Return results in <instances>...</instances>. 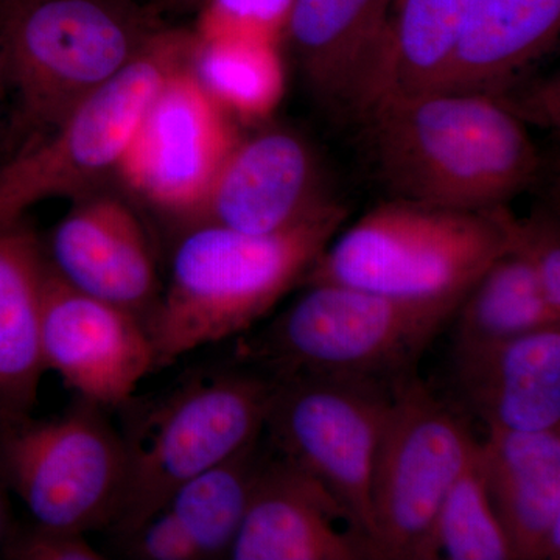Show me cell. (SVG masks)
<instances>
[{
	"label": "cell",
	"instance_id": "cell-1",
	"mask_svg": "<svg viewBox=\"0 0 560 560\" xmlns=\"http://www.w3.org/2000/svg\"><path fill=\"white\" fill-rule=\"evenodd\" d=\"M390 198L463 210L506 206L528 189L540 156L503 98L464 92L382 94L355 114Z\"/></svg>",
	"mask_w": 560,
	"mask_h": 560
},
{
	"label": "cell",
	"instance_id": "cell-2",
	"mask_svg": "<svg viewBox=\"0 0 560 560\" xmlns=\"http://www.w3.org/2000/svg\"><path fill=\"white\" fill-rule=\"evenodd\" d=\"M346 217L345 206L334 201L296 226L272 234L206 223L183 230L172 253L171 275L147 323L156 370L191 350L248 334L302 285Z\"/></svg>",
	"mask_w": 560,
	"mask_h": 560
},
{
	"label": "cell",
	"instance_id": "cell-3",
	"mask_svg": "<svg viewBox=\"0 0 560 560\" xmlns=\"http://www.w3.org/2000/svg\"><path fill=\"white\" fill-rule=\"evenodd\" d=\"M305 287L267 326L238 337L234 361L275 381L320 375L393 382L416 371L467 294L404 300L338 283Z\"/></svg>",
	"mask_w": 560,
	"mask_h": 560
},
{
	"label": "cell",
	"instance_id": "cell-4",
	"mask_svg": "<svg viewBox=\"0 0 560 560\" xmlns=\"http://www.w3.org/2000/svg\"><path fill=\"white\" fill-rule=\"evenodd\" d=\"M275 378L234 363L189 372L121 412L127 490L110 533L125 537L164 506L184 482L259 440Z\"/></svg>",
	"mask_w": 560,
	"mask_h": 560
},
{
	"label": "cell",
	"instance_id": "cell-5",
	"mask_svg": "<svg viewBox=\"0 0 560 560\" xmlns=\"http://www.w3.org/2000/svg\"><path fill=\"white\" fill-rule=\"evenodd\" d=\"M164 27L139 0H0L18 94L11 150L57 128Z\"/></svg>",
	"mask_w": 560,
	"mask_h": 560
},
{
	"label": "cell",
	"instance_id": "cell-6",
	"mask_svg": "<svg viewBox=\"0 0 560 560\" xmlns=\"http://www.w3.org/2000/svg\"><path fill=\"white\" fill-rule=\"evenodd\" d=\"M506 206L463 210L389 198L331 238L302 285L338 283L404 300L471 289L511 245Z\"/></svg>",
	"mask_w": 560,
	"mask_h": 560
},
{
	"label": "cell",
	"instance_id": "cell-7",
	"mask_svg": "<svg viewBox=\"0 0 560 560\" xmlns=\"http://www.w3.org/2000/svg\"><path fill=\"white\" fill-rule=\"evenodd\" d=\"M194 46L195 32L164 25L57 128L13 150L0 165V221L22 219L47 198L77 200L105 189L154 95L190 61Z\"/></svg>",
	"mask_w": 560,
	"mask_h": 560
},
{
	"label": "cell",
	"instance_id": "cell-8",
	"mask_svg": "<svg viewBox=\"0 0 560 560\" xmlns=\"http://www.w3.org/2000/svg\"><path fill=\"white\" fill-rule=\"evenodd\" d=\"M480 442L418 372L390 383L371 477L372 551L382 560H434V523Z\"/></svg>",
	"mask_w": 560,
	"mask_h": 560
},
{
	"label": "cell",
	"instance_id": "cell-9",
	"mask_svg": "<svg viewBox=\"0 0 560 560\" xmlns=\"http://www.w3.org/2000/svg\"><path fill=\"white\" fill-rule=\"evenodd\" d=\"M105 408L77 397L51 419L0 425V478L47 528L88 534L116 525L127 452Z\"/></svg>",
	"mask_w": 560,
	"mask_h": 560
},
{
	"label": "cell",
	"instance_id": "cell-10",
	"mask_svg": "<svg viewBox=\"0 0 560 560\" xmlns=\"http://www.w3.org/2000/svg\"><path fill=\"white\" fill-rule=\"evenodd\" d=\"M390 383L320 375L276 381L261 430L268 452L323 482L359 523L371 548L372 466Z\"/></svg>",
	"mask_w": 560,
	"mask_h": 560
},
{
	"label": "cell",
	"instance_id": "cell-11",
	"mask_svg": "<svg viewBox=\"0 0 560 560\" xmlns=\"http://www.w3.org/2000/svg\"><path fill=\"white\" fill-rule=\"evenodd\" d=\"M237 139L189 62L156 92L117 173L132 198L191 226Z\"/></svg>",
	"mask_w": 560,
	"mask_h": 560
},
{
	"label": "cell",
	"instance_id": "cell-12",
	"mask_svg": "<svg viewBox=\"0 0 560 560\" xmlns=\"http://www.w3.org/2000/svg\"><path fill=\"white\" fill-rule=\"evenodd\" d=\"M40 355L77 397L120 408L156 370L145 324L108 302L70 289L47 272L40 313Z\"/></svg>",
	"mask_w": 560,
	"mask_h": 560
},
{
	"label": "cell",
	"instance_id": "cell-13",
	"mask_svg": "<svg viewBox=\"0 0 560 560\" xmlns=\"http://www.w3.org/2000/svg\"><path fill=\"white\" fill-rule=\"evenodd\" d=\"M72 201L43 241L51 272L70 289L124 308L147 326L164 283L138 210L106 189Z\"/></svg>",
	"mask_w": 560,
	"mask_h": 560
},
{
	"label": "cell",
	"instance_id": "cell-14",
	"mask_svg": "<svg viewBox=\"0 0 560 560\" xmlns=\"http://www.w3.org/2000/svg\"><path fill=\"white\" fill-rule=\"evenodd\" d=\"M228 558L374 559L366 534L334 493L267 447Z\"/></svg>",
	"mask_w": 560,
	"mask_h": 560
},
{
	"label": "cell",
	"instance_id": "cell-15",
	"mask_svg": "<svg viewBox=\"0 0 560 560\" xmlns=\"http://www.w3.org/2000/svg\"><path fill=\"white\" fill-rule=\"evenodd\" d=\"M330 202L307 143L293 132L270 130L237 140L191 226L272 234L311 219Z\"/></svg>",
	"mask_w": 560,
	"mask_h": 560
},
{
	"label": "cell",
	"instance_id": "cell-16",
	"mask_svg": "<svg viewBox=\"0 0 560 560\" xmlns=\"http://www.w3.org/2000/svg\"><path fill=\"white\" fill-rule=\"evenodd\" d=\"M460 397L488 429H560V324L453 352Z\"/></svg>",
	"mask_w": 560,
	"mask_h": 560
},
{
	"label": "cell",
	"instance_id": "cell-17",
	"mask_svg": "<svg viewBox=\"0 0 560 560\" xmlns=\"http://www.w3.org/2000/svg\"><path fill=\"white\" fill-rule=\"evenodd\" d=\"M396 0H293L285 38L308 86L355 114L377 65Z\"/></svg>",
	"mask_w": 560,
	"mask_h": 560
},
{
	"label": "cell",
	"instance_id": "cell-18",
	"mask_svg": "<svg viewBox=\"0 0 560 560\" xmlns=\"http://www.w3.org/2000/svg\"><path fill=\"white\" fill-rule=\"evenodd\" d=\"M480 464L514 559L560 558V431L490 429Z\"/></svg>",
	"mask_w": 560,
	"mask_h": 560
},
{
	"label": "cell",
	"instance_id": "cell-19",
	"mask_svg": "<svg viewBox=\"0 0 560 560\" xmlns=\"http://www.w3.org/2000/svg\"><path fill=\"white\" fill-rule=\"evenodd\" d=\"M47 272L43 238L25 217L0 221V425L32 416L38 401Z\"/></svg>",
	"mask_w": 560,
	"mask_h": 560
},
{
	"label": "cell",
	"instance_id": "cell-20",
	"mask_svg": "<svg viewBox=\"0 0 560 560\" xmlns=\"http://www.w3.org/2000/svg\"><path fill=\"white\" fill-rule=\"evenodd\" d=\"M559 27L560 0H480L429 91L501 98L550 49Z\"/></svg>",
	"mask_w": 560,
	"mask_h": 560
},
{
	"label": "cell",
	"instance_id": "cell-21",
	"mask_svg": "<svg viewBox=\"0 0 560 560\" xmlns=\"http://www.w3.org/2000/svg\"><path fill=\"white\" fill-rule=\"evenodd\" d=\"M478 3L480 0H396L381 57L355 114L382 94L431 90Z\"/></svg>",
	"mask_w": 560,
	"mask_h": 560
},
{
	"label": "cell",
	"instance_id": "cell-22",
	"mask_svg": "<svg viewBox=\"0 0 560 560\" xmlns=\"http://www.w3.org/2000/svg\"><path fill=\"white\" fill-rule=\"evenodd\" d=\"M455 318L453 349L493 345L560 324L528 259L512 245L467 291Z\"/></svg>",
	"mask_w": 560,
	"mask_h": 560
},
{
	"label": "cell",
	"instance_id": "cell-23",
	"mask_svg": "<svg viewBox=\"0 0 560 560\" xmlns=\"http://www.w3.org/2000/svg\"><path fill=\"white\" fill-rule=\"evenodd\" d=\"M264 453L260 434L230 458L184 482L165 501L162 510L186 534L198 560L230 556Z\"/></svg>",
	"mask_w": 560,
	"mask_h": 560
},
{
	"label": "cell",
	"instance_id": "cell-24",
	"mask_svg": "<svg viewBox=\"0 0 560 560\" xmlns=\"http://www.w3.org/2000/svg\"><path fill=\"white\" fill-rule=\"evenodd\" d=\"M189 68L230 116L264 119L282 97L283 68L276 44L195 35Z\"/></svg>",
	"mask_w": 560,
	"mask_h": 560
},
{
	"label": "cell",
	"instance_id": "cell-25",
	"mask_svg": "<svg viewBox=\"0 0 560 560\" xmlns=\"http://www.w3.org/2000/svg\"><path fill=\"white\" fill-rule=\"evenodd\" d=\"M478 451L453 482L438 512V559L514 560L511 541L490 503Z\"/></svg>",
	"mask_w": 560,
	"mask_h": 560
},
{
	"label": "cell",
	"instance_id": "cell-26",
	"mask_svg": "<svg viewBox=\"0 0 560 560\" xmlns=\"http://www.w3.org/2000/svg\"><path fill=\"white\" fill-rule=\"evenodd\" d=\"M293 0H200L195 35L276 44L285 35Z\"/></svg>",
	"mask_w": 560,
	"mask_h": 560
},
{
	"label": "cell",
	"instance_id": "cell-27",
	"mask_svg": "<svg viewBox=\"0 0 560 560\" xmlns=\"http://www.w3.org/2000/svg\"><path fill=\"white\" fill-rule=\"evenodd\" d=\"M511 245L521 250L536 272L545 298L560 313V231L558 220L545 212L529 219L510 217Z\"/></svg>",
	"mask_w": 560,
	"mask_h": 560
},
{
	"label": "cell",
	"instance_id": "cell-28",
	"mask_svg": "<svg viewBox=\"0 0 560 560\" xmlns=\"http://www.w3.org/2000/svg\"><path fill=\"white\" fill-rule=\"evenodd\" d=\"M0 555L13 560H102L105 555L92 547L86 534L47 528L33 522L11 528Z\"/></svg>",
	"mask_w": 560,
	"mask_h": 560
},
{
	"label": "cell",
	"instance_id": "cell-29",
	"mask_svg": "<svg viewBox=\"0 0 560 560\" xmlns=\"http://www.w3.org/2000/svg\"><path fill=\"white\" fill-rule=\"evenodd\" d=\"M13 526V521H11L9 489H7L5 482L0 478V550H2L3 544H5L7 537H9Z\"/></svg>",
	"mask_w": 560,
	"mask_h": 560
},
{
	"label": "cell",
	"instance_id": "cell-30",
	"mask_svg": "<svg viewBox=\"0 0 560 560\" xmlns=\"http://www.w3.org/2000/svg\"><path fill=\"white\" fill-rule=\"evenodd\" d=\"M11 88V61L9 46H7L5 36L0 28V94H3Z\"/></svg>",
	"mask_w": 560,
	"mask_h": 560
},
{
	"label": "cell",
	"instance_id": "cell-31",
	"mask_svg": "<svg viewBox=\"0 0 560 560\" xmlns=\"http://www.w3.org/2000/svg\"><path fill=\"white\" fill-rule=\"evenodd\" d=\"M200 0H154L151 7L161 13L164 10L195 9Z\"/></svg>",
	"mask_w": 560,
	"mask_h": 560
}]
</instances>
